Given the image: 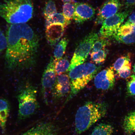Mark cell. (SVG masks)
<instances>
[{
	"label": "cell",
	"mask_w": 135,
	"mask_h": 135,
	"mask_svg": "<svg viewBox=\"0 0 135 135\" xmlns=\"http://www.w3.org/2000/svg\"><path fill=\"white\" fill-rule=\"evenodd\" d=\"M6 66L9 70L28 69L36 63L39 42L37 35L26 23L12 24L6 33Z\"/></svg>",
	"instance_id": "1"
},
{
	"label": "cell",
	"mask_w": 135,
	"mask_h": 135,
	"mask_svg": "<svg viewBox=\"0 0 135 135\" xmlns=\"http://www.w3.org/2000/svg\"><path fill=\"white\" fill-rule=\"evenodd\" d=\"M33 13L32 0H9L0 3V17L11 25L25 23Z\"/></svg>",
	"instance_id": "2"
},
{
	"label": "cell",
	"mask_w": 135,
	"mask_h": 135,
	"mask_svg": "<svg viewBox=\"0 0 135 135\" xmlns=\"http://www.w3.org/2000/svg\"><path fill=\"white\" fill-rule=\"evenodd\" d=\"M107 112L105 104L88 101L78 110L75 116L76 133L80 134L88 130L91 126L103 117Z\"/></svg>",
	"instance_id": "3"
},
{
	"label": "cell",
	"mask_w": 135,
	"mask_h": 135,
	"mask_svg": "<svg viewBox=\"0 0 135 135\" xmlns=\"http://www.w3.org/2000/svg\"><path fill=\"white\" fill-rule=\"evenodd\" d=\"M101 68L94 63L83 64L74 68L70 71V90L65 102L67 103L83 89L95 76Z\"/></svg>",
	"instance_id": "4"
},
{
	"label": "cell",
	"mask_w": 135,
	"mask_h": 135,
	"mask_svg": "<svg viewBox=\"0 0 135 135\" xmlns=\"http://www.w3.org/2000/svg\"><path fill=\"white\" fill-rule=\"evenodd\" d=\"M37 95L36 88L29 83L25 84L20 89L17 95L18 118L20 120L30 117L37 110L39 104Z\"/></svg>",
	"instance_id": "5"
},
{
	"label": "cell",
	"mask_w": 135,
	"mask_h": 135,
	"mask_svg": "<svg viewBox=\"0 0 135 135\" xmlns=\"http://www.w3.org/2000/svg\"><path fill=\"white\" fill-rule=\"evenodd\" d=\"M99 37L97 33L92 31L81 40L74 52L68 71H70L74 68L84 63L86 60L94 42Z\"/></svg>",
	"instance_id": "6"
},
{
	"label": "cell",
	"mask_w": 135,
	"mask_h": 135,
	"mask_svg": "<svg viewBox=\"0 0 135 135\" xmlns=\"http://www.w3.org/2000/svg\"><path fill=\"white\" fill-rule=\"evenodd\" d=\"M130 12L129 10L118 12L104 20L102 23L100 30L101 36L108 38H112Z\"/></svg>",
	"instance_id": "7"
},
{
	"label": "cell",
	"mask_w": 135,
	"mask_h": 135,
	"mask_svg": "<svg viewBox=\"0 0 135 135\" xmlns=\"http://www.w3.org/2000/svg\"><path fill=\"white\" fill-rule=\"evenodd\" d=\"M55 60L51 57L44 71L41 80V92L46 103L48 97L51 94L56 80V75L55 70Z\"/></svg>",
	"instance_id": "8"
},
{
	"label": "cell",
	"mask_w": 135,
	"mask_h": 135,
	"mask_svg": "<svg viewBox=\"0 0 135 135\" xmlns=\"http://www.w3.org/2000/svg\"><path fill=\"white\" fill-rule=\"evenodd\" d=\"M115 81L114 70L111 67L104 69L97 74L94 78V84L97 89L107 90L114 87Z\"/></svg>",
	"instance_id": "9"
},
{
	"label": "cell",
	"mask_w": 135,
	"mask_h": 135,
	"mask_svg": "<svg viewBox=\"0 0 135 135\" xmlns=\"http://www.w3.org/2000/svg\"><path fill=\"white\" fill-rule=\"evenodd\" d=\"M119 0H108L99 10L95 23L96 25L102 23L106 18L118 13L121 7Z\"/></svg>",
	"instance_id": "10"
},
{
	"label": "cell",
	"mask_w": 135,
	"mask_h": 135,
	"mask_svg": "<svg viewBox=\"0 0 135 135\" xmlns=\"http://www.w3.org/2000/svg\"><path fill=\"white\" fill-rule=\"evenodd\" d=\"M70 85L69 75L62 74L57 76L56 80L51 93L54 100L65 97L70 92Z\"/></svg>",
	"instance_id": "11"
},
{
	"label": "cell",
	"mask_w": 135,
	"mask_h": 135,
	"mask_svg": "<svg viewBox=\"0 0 135 135\" xmlns=\"http://www.w3.org/2000/svg\"><path fill=\"white\" fill-rule=\"evenodd\" d=\"M75 4L73 19L76 23L81 24L94 17L95 10L91 5L84 3H75Z\"/></svg>",
	"instance_id": "12"
},
{
	"label": "cell",
	"mask_w": 135,
	"mask_h": 135,
	"mask_svg": "<svg viewBox=\"0 0 135 135\" xmlns=\"http://www.w3.org/2000/svg\"><path fill=\"white\" fill-rule=\"evenodd\" d=\"M59 130L51 122L39 123L21 135H58Z\"/></svg>",
	"instance_id": "13"
},
{
	"label": "cell",
	"mask_w": 135,
	"mask_h": 135,
	"mask_svg": "<svg viewBox=\"0 0 135 135\" xmlns=\"http://www.w3.org/2000/svg\"><path fill=\"white\" fill-rule=\"evenodd\" d=\"M65 27L60 23H53L46 27V38L51 45H55L63 36Z\"/></svg>",
	"instance_id": "14"
},
{
	"label": "cell",
	"mask_w": 135,
	"mask_h": 135,
	"mask_svg": "<svg viewBox=\"0 0 135 135\" xmlns=\"http://www.w3.org/2000/svg\"><path fill=\"white\" fill-rule=\"evenodd\" d=\"M10 111L9 103L6 99L0 98V128L4 132Z\"/></svg>",
	"instance_id": "15"
},
{
	"label": "cell",
	"mask_w": 135,
	"mask_h": 135,
	"mask_svg": "<svg viewBox=\"0 0 135 135\" xmlns=\"http://www.w3.org/2000/svg\"><path fill=\"white\" fill-rule=\"evenodd\" d=\"M123 127L127 134L131 135L135 132V110L126 116L123 121Z\"/></svg>",
	"instance_id": "16"
},
{
	"label": "cell",
	"mask_w": 135,
	"mask_h": 135,
	"mask_svg": "<svg viewBox=\"0 0 135 135\" xmlns=\"http://www.w3.org/2000/svg\"><path fill=\"white\" fill-rule=\"evenodd\" d=\"M71 22L70 20L66 19L62 13H57L50 18L46 19L45 26L46 27L53 23H60L65 27L68 26Z\"/></svg>",
	"instance_id": "17"
},
{
	"label": "cell",
	"mask_w": 135,
	"mask_h": 135,
	"mask_svg": "<svg viewBox=\"0 0 135 135\" xmlns=\"http://www.w3.org/2000/svg\"><path fill=\"white\" fill-rule=\"evenodd\" d=\"M70 65L68 59L65 57L55 60V70L56 75H61L68 71Z\"/></svg>",
	"instance_id": "18"
},
{
	"label": "cell",
	"mask_w": 135,
	"mask_h": 135,
	"mask_svg": "<svg viewBox=\"0 0 135 135\" xmlns=\"http://www.w3.org/2000/svg\"><path fill=\"white\" fill-rule=\"evenodd\" d=\"M68 43V40L66 38H62L56 45L54 52V58L55 60L62 58L65 53Z\"/></svg>",
	"instance_id": "19"
},
{
	"label": "cell",
	"mask_w": 135,
	"mask_h": 135,
	"mask_svg": "<svg viewBox=\"0 0 135 135\" xmlns=\"http://www.w3.org/2000/svg\"><path fill=\"white\" fill-rule=\"evenodd\" d=\"M114 128L111 125L101 124L94 128L91 135H112Z\"/></svg>",
	"instance_id": "20"
},
{
	"label": "cell",
	"mask_w": 135,
	"mask_h": 135,
	"mask_svg": "<svg viewBox=\"0 0 135 135\" xmlns=\"http://www.w3.org/2000/svg\"><path fill=\"white\" fill-rule=\"evenodd\" d=\"M57 13L55 2L52 0H49L45 3L43 10V14L45 20L53 16Z\"/></svg>",
	"instance_id": "21"
},
{
	"label": "cell",
	"mask_w": 135,
	"mask_h": 135,
	"mask_svg": "<svg viewBox=\"0 0 135 135\" xmlns=\"http://www.w3.org/2000/svg\"><path fill=\"white\" fill-rule=\"evenodd\" d=\"M112 38L119 43L131 44L135 43V31L124 35H114Z\"/></svg>",
	"instance_id": "22"
},
{
	"label": "cell",
	"mask_w": 135,
	"mask_h": 135,
	"mask_svg": "<svg viewBox=\"0 0 135 135\" xmlns=\"http://www.w3.org/2000/svg\"><path fill=\"white\" fill-rule=\"evenodd\" d=\"M75 2L64 3L63 6V14L67 19L71 20L73 19L75 10Z\"/></svg>",
	"instance_id": "23"
},
{
	"label": "cell",
	"mask_w": 135,
	"mask_h": 135,
	"mask_svg": "<svg viewBox=\"0 0 135 135\" xmlns=\"http://www.w3.org/2000/svg\"><path fill=\"white\" fill-rule=\"evenodd\" d=\"M108 39L102 36L99 37L93 45L91 53L97 52L105 48L109 43V40Z\"/></svg>",
	"instance_id": "24"
},
{
	"label": "cell",
	"mask_w": 135,
	"mask_h": 135,
	"mask_svg": "<svg viewBox=\"0 0 135 135\" xmlns=\"http://www.w3.org/2000/svg\"><path fill=\"white\" fill-rule=\"evenodd\" d=\"M107 55V52L104 48L97 52L91 53V59L96 64L100 63L105 61Z\"/></svg>",
	"instance_id": "25"
},
{
	"label": "cell",
	"mask_w": 135,
	"mask_h": 135,
	"mask_svg": "<svg viewBox=\"0 0 135 135\" xmlns=\"http://www.w3.org/2000/svg\"><path fill=\"white\" fill-rule=\"evenodd\" d=\"M130 58L129 56H124L118 58L113 65L114 70L117 71L127 65L131 63Z\"/></svg>",
	"instance_id": "26"
},
{
	"label": "cell",
	"mask_w": 135,
	"mask_h": 135,
	"mask_svg": "<svg viewBox=\"0 0 135 135\" xmlns=\"http://www.w3.org/2000/svg\"><path fill=\"white\" fill-rule=\"evenodd\" d=\"M131 63L123 67L117 71V74L121 78L127 79L131 74Z\"/></svg>",
	"instance_id": "27"
},
{
	"label": "cell",
	"mask_w": 135,
	"mask_h": 135,
	"mask_svg": "<svg viewBox=\"0 0 135 135\" xmlns=\"http://www.w3.org/2000/svg\"><path fill=\"white\" fill-rule=\"evenodd\" d=\"M127 86L128 94L130 95H135V76L132 75L127 79Z\"/></svg>",
	"instance_id": "28"
},
{
	"label": "cell",
	"mask_w": 135,
	"mask_h": 135,
	"mask_svg": "<svg viewBox=\"0 0 135 135\" xmlns=\"http://www.w3.org/2000/svg\"><path fill=\"white\" fill-rule=\"evenodd\" d=\"M7 41L6 36L0 28V54L6 50Z\"/></svg>",
	"instance_id": "29"
},
{
	"label": "cell",
	"mask_w": 135,
	"mask_h": 135,
	"mask_svg": "<svg viewBox=\"0 0 135 135\" xmlns=\"http://www.w3.org/2000/svg\"><path fill=\"white\" fill-rule=\"evenodd\" d=\"M135 23V12L133 13L129 17L127 21L125 24L131 25Z\"/></svg>",
	"instance_id": "30"
},
{
	"label": "cell",
	"mask_w": 135,
	"mask_h": 135,
	"mask_svg": "<svg viewBox=\"0 0 135 135\" xmlns=\"http://www.w3.org/2000/svg\"><path fill=\"white\" fill-rule=\"evenodd\" d=\"M126 4L127 6H131L135 5V0H127Z\"/></svg>",
	"instance_id": "31"
},
{
	"label": "cell",
	"mask_w": 135,
	"mask_h": 135,
	"mask_svg": "<svg viewBox=\"0 0 135 135\" xmlns=\"http://www.w3.org/2000/svg\"><path fill=\"white\" fill-rule=\"evenodd\" d=\"M61 1L65 3L67 2H74V0H61Z\"/></svg>",
	"instance_id": "32"
},
{
	"label": "cell",
	"mask_w": 135,
	"mask_h": 135,
	"mask_svg": "<svg viewBox=\"0 0 135 135\" xmlns=\"http://www.w3.org/2000/svg\"><path fill=\"white\" fill-rule=\"evenodd\" d=\"M132 26L133 29L134 31H135V23L134 24H131Z\"/></svg>",
	"instance_id": "33"
},
{
	"label": "cell",
	"mask_w": 135,
	"mask_h": 135,
	"mask_svg": "<svg viewBox=\"0 0 135 135\" xmlns=\"http://www.w3.org/2000/svg\"><path fill=\"white\" fill-rule=\"evenodd\" d=\"M133 71H134L135 73V64H134V66H133Z\"/></svg>",
	"instance_id": "34"
}]
</instances>
